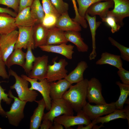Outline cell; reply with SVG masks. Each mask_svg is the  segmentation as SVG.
Returning <instances> with one entry per match:
<instances>
[{
  "instance_id": "d6a6232c",
  "label": "cell",
  "mask_w": 129,
  "mask_h": 129,
  "mask_svg": "<svg viewBox=\"0 0 129 129\" xmlns=\"http://www.w3.org/2000/svg\"><path fill=\"white\" fill-rule=\"evenodd\" d=\"M108 39L112 45L116 47L119 50L121 58L126 61L129 62V48L120 44L111 37H109Z\"/></svg>"
},
{
  "instance_id": "e575fe53",
  "label": "cell",
  "mask_w": 129,
  "mask_h": 129,
  "mask_svg": "<svg viewBox=\"0 0 129 129\" xmlns=\"http://www.w3.org/2000/svg\"><path fill=\"white\" fill-rule=\"evenodd\" d=\"M51 0L56 10L60 15L68 12L69 5L67 3L63 0Z\"/></svg>"
},
{
  "instance_id": "8d00e7d4",
  "label": "cell",
  "mask_w": 129,
  "mask_h": 129,
  "mask_svg": "<svg viewBox=\"0 0 129 129\" xmlns=\"http://www.w3.org/2000/svg\"><path fill=\"white\" fill-rule=\"evenodd\" d=\"M1 82L0 81V83ZM5 90L1 87L0 85V115L6 117V112L3 109L1 105L2 100L5 102L7 104H10L11 103L12 99L8 97V94L5 93Z\"/></svg>"
},
{
  "instance_id": "2e32d148",
  "label": "cell",
  "mask_w": 129,
  "mask_h": 129,
  "mask_svg": "<svg viewBox=\"0 0 129 129\" xmlns=\"http://www.w3.org/2000/svg\"><path fill=\"white\" fill-rule=\"evenodd\" d=\"M55 27L64 31L80 32L81 30L80 25L71 18L68 12L61 15L57 19Z\"/></svg>"
},
{
  "instance_id": "5bb4252c",
  "label": "cell",
  "mask_w": 129,
  "mask_h": 129,
  "mask_svg": "<svg viewBox=\"0 0 129 129\" xmlns=\"http://www.w3.org/2000/svg\"><path fill=\"white\" fill-rule=\"evenodd\" d=\"M114 5L113 0L97 2L91 5L87 9L86 13L91 16L98 15L102 19L107 16L109 9L113 8Z\"/></svg>"
},
{
  "instance_id": "ba28073f",
  "label": "cell",
  "mask_w": 129,
  "mask_h": 129,
  "mask_svg": "<svg viewBox=\"0 0 129 129\" xmlns=\"http://www.w3.org/2000/svg\"><path fill=\"white\" fill-rule=\"evenodd\" d=\"M56 59H53L52 65H48L46 79L49 83L64 78L67 75L65 67L68 64L67 62L62 58L56 62Z\"/></svg>"
},
{
  "instance_id": "60d3db41",
  "label": "cell",
  "mask_w": 129,
  "mask_h": 129,
  "mask_svg": "<svg viewBox=\"0 0 129 129\" xmlns=\"http://www.w3.org/2000/svg\"><path fill=\"white\" fill-rule=\"evenodd\" d=\"M6 65L5 62L2 60H0V76L4 79H8L10 76L6 71Z\"/></svg>"
},
{
  "instance_id": "4dcf8cb0",
  "label": "cell",
  "mask_w": 129,
  "mask_h": 129,
  "mask_svg": "<svg viewBox=\"0 0 129 129\" xmlns=\"http://www.w3.org/2000/svg\"><path fill=\"white\" fill-rule=\"evenodd\" d=\"M27 49V51L25 53L26 60L22 67L25 72L28 74L32 68L33 63L34 62L36 57L32 52V49L31 46H28Z\"/></svg>"
},
{
  "instance_id": "4fadbf2b",
  "label": "cell",
  "mask_w": 129,
  "mask_h": 129,
  "mask_svg": "<svg viewBox=\"0 0 129 129\" xmlns=\"http://www.w3.org/2000/svg\"><path fill=\"white\" fill-rule=\"evenodd\" d=\"M17 27L18 29V35L14 49L18 48L26 49L30 45L32 46V49H34L33 27L18 26Z\"/></svg>"
},
{
  "instance_id": "d6986e66",
  "label": "cell",
  "mask_w": 129,
  "mask_h": 129,
  "mask_svg": "<svg viewBox=\"0 0 129 129\" xmlns=\"http://www.w3.org/2000/svg\"><path fill=\"white\" fill-rule=\"evenodd\" d=\"M15 18V23L17 27H33L37 23V21L32 15L30 7H26L18 12Z\"/></svg>"
},
{
  "instance_id": "484cf974",
  "label": "cell",
  "mask_w": 129,
  "mask_h": 129,
  "mask_svg": "<svg viewBox=\"0 0 129 129\" xmlns=\"http://www.w3.org/2000/svg\"><path fill=\"white\" fill-rule=\"evenodd\" d=\"M88 67L87 64L85 61H81L78 63L75 68L67 75L64 78L72 84L78 83L84 79L83 74Z\"/></svg>"
},
{
  "instance_id": "ab89813d",
  "label": "cell",
  "mask_w": 129,
  "mask_h": 129,
  "mask_svg": "<svg viewBox=\"0 0 129 129\" xmlns=\"http://www.w3.org/2000/svg\"><path fill=\"white\" fill-rule=\"evenodd\" d=\"M117 74L122 83L129 84V71L122 67L118 69Z\"/></svg>"
},
{
  "instance_id": "b9f144b4",
  "label": "cell",
  "mask_w": 129,
  "mask_h": 129,
  "mask_svg": "<svg viewBox=\"0 0 129 129\" xmlns=\"http://www.w3.org/2000/svg\"><path fill=\"white\" fill-rule=\"evenodd\" d=\"M33 0H20L18 12L26 7H30Z\"/></svg>"
},
{
  "instance_id": "bcb514c9",
  "label": "cell",
  "mask_w": 129,
  "mask_h": 129,
  "mask_svg": "<svg viewBox=\"0 0 129 129\" xmlns=\"http://www.w3.org/2000/svg\"><path fill=\"white\" fill-rule=\"evenodd\" d=\"M94 125L91 122L89 124L86 125V126L84 127L83 124L78 125L77 129H91L92 127Z\"/></svg>"
},
{
  "instance_id": "30bf717a",
  "label": "cell",
  "mask_w": 129,
  "mask_h": 129,
  "mask_svg": "<svg viewBox=\"0 0 129 129\" xmlns=\"http://www.w3.org/2000/svg\"><path fill=\"white\" fill-rule=\"evenodd\" d=\"M102 85L99 80L92 78L88 81L87 98L89 103L102 104L107 103L102 93Z\"/></svg>"
},
{
  "instance_id": "5b68a950",
  "label": "cell",
  "mask_w": 129,
  "mask_h": 129,
  "mask_svg": "<svg viewBox=\"0 0 129 129\" xmlns=\"http://www.w3.org/2000/svg\"><path fill=\"white\" fill-rule=\"evenodd\" d=\"M21 76L30 83L31 86L29 88L30 90H36L41 93L45 102V108L49 111L51 108L52 99L50 96V83L47 79H45L38 81L36 79L31 78L23 74Z\"/></svg>"
},
{
  "instance_id": "e0dca14e",
  "label": "cell",
  "mask_w": 129,
  "mask_h": 129,
  "mask_svg": "<svg viewBox=\"0 0 129 129\" xmlns=\"http://www.w3.org/2000/svg\"><path fill=\"white\" fill-rule=\"evenodd\" d=\"M106 116L98 117L92 120L91 122L94 125L101 123L103 124L108 123L110 121L120 118L127 119L128 125L129 124V105L125 107L124 108L121 109H116L113 112Z\"/></svg>"
},
{
  "instance_id": "f546056e",
  "label": "cell",
  "mask_w": 129,
  "mask_h": 129,
  "mask_svg": "<svg viewBox=\"0 0 129 129\" xmlns=\"http://www.w3.org/2000/svg\"><path fill=\"white\" fill-rule=\"evenodd\" d=\"M32 15L37 21V23H42L45 13L40 0H34L30 7Z\"/></svg>"
},
{
  "instance_id": "8992f818",
  "label": "cell",
  "mask_w": 129,
  "mask_h": 129,
  "mask_svg": "<svg viewBox=\"0 0 129 129\" xmlns=\"http://www.w3.org/2000/svg\"><path fill=\"white\" fill-rule=\"evenodd\" d=\"M18 35L16 30L7 34H0V51L2 60L5 62L14 49Z\"/></svg>"
},
{
  "instance_id": "9a60e30c",
  "label": "cell",
  "mask_w": 129,
  "mask_h": 129,
  "mask_svg": "<svg viewBox=\"0 0 129 129\" xmlns=\"http://www.w3.org/2000/svg\"><path fill=\"white\" fill-rule=\"evenodd\" d=\"M39 47L43 51L59 54L69 59H72L74 52V46L65 43L57 45H45Z\"/></svg>"
},
{
  "instance_id": "52a82bcc",
  "label": "cell",
  "mask_w": 129,
  "mask_h": 129,
  "mask_svg": "<svg viewBox=\"0 0 129 129\" xmlns=\"http://www.w3.org/2000/svg\"><path fill=\"white\" fill-rule=\"evenodd\" d=\"M77 113L75 116L63 114L55 118L54 121L60 123L65 129H69L72 126L76 125H87L91 123L90 118L82 109Z\"/></svg>"
},
{
  "instance_id": "ac0fdd59",
  "label": "cell",
  "mask_w": 129,
  "mask_h": 129,
  "mask_svg": "<svg viewBox=\"0 0 129 129\" xmlns=\"http://www.w3.org/2000/svg\"><path fill=\"white\" fill-rule=\"evenodd\" d=\"M50 96L52 99L62 98L63 95L72 85L65 78L56 82H50Z\"/></svg>"
},
{
  "instance_id": "ee69618b",
  "label": "cell",
  "mask_w": 129,
  "mask_h": 129,
  "mask_svg": "<svg viewBox=\"0 0 129 129\" xmlns=\"http://www.w3.org/2000/svg\"><path fill=\"white\" fill-rule=\"evenodd\" d=\"M4 13L8 14L14 17H15L17 13L7 8H3L0 7V13Z\"/></svg>"
},
{
  "instance_id": "1f68e13d",
  "label": "cell",
  "mask_w": 129,
  "mask_h": 129,
  "mask_svg": "<svg viewBox=\"0 0 129 129\" xmlns=\"http://www.w3.org/2000/svg\"><path fill=\"white\" fill-rule=\"evenodd\" d=\"M78 5V10L79 15L85 18L86 11L92 4L96 2L108 0H76Z\"/></svg>"
},
{
  "instance_id": "cb8c5ba5",
  "label": "cell",
  "mask_w": 129,
  "mask_h": 129,
  "mask_svg": "<svg viewBox=\"0 0 129 129\" xmlns=\"http://www.w3.org/2000/svg\"><path fill=\"white\" fill-rule=\"evenodd\" d=\"M17 28L14 17L6 13H0V34H8Z\"/></svg>"
},
{
  "instance_id": "277c9868",
  "label": "cell",
  "mask_w": 129,
  "mask_h": 129,
  "mask_svg": "<svg viewBox=\"0 0 129 129\" xmlns=\"http://www.w3.org/2000/svg\"><path fill=\"white\" fill-rule=\"evenodd\" d=\"M8 94L9 97L14 99V101L10 110L6 112V117L11 124L17 127L24 117V110L27 102L14 96L10 90Z\"/></svg>"
},
{
  "instance_id": "8fae6325",
  "label": "cell",
  "mask_w": 129,
  "mask_h": 129,
  "mask_svg": "<svg viewBox=\"0 0 129 129\" xmlns=\"http://www.w3.org/2000/svg\"><path fill=\"white\" fill-rule=\"evenodd\" d=\"M113 9L108 12L107 16H112L115 18L117 23L121 27L124 25L123 20L129 16V0H113Z\"/></svg>"
},
{
  "instance_id": "f6af8a7d",
  "label": "cell",
  "mask_w": 129,
  "mask_h": 129,
  "mask_svg": "<svg viewBox=\"0 0 129 129\" xmlns=\"http://www.w3.org/2000/svg\"><path fill=\"white\" fill-rule=\"evenodd\" d=\"M53 125L51 127L50 129H63L64 127L63 125L60 123L54 121Z\"/></svg>"
},
{
  "instance_id": "c3c4849f",
  "label": "cell",
  "mask_w": 129,
  "mask_h": 129,
  "mask_svg": "<svg viewBox=\"0 0 129 129\" xmlns=\"http://www.w3.org/2000/svg\"><path fill=\"white\" fill-rule=\"evenodd\" d=\"M104 127L103 124H102L100 126H97L96 125V124H95L93 126L92 129H99L101 128Z\"/></svg>"
},
{
  "instance_id": "7dc6e473",
  "label": "cell",
  "mask_w": 129,
  "mask_h": 129,
  "mask_svg": "<svg viewBox=\"0 0 129 129\" xmlns=\"http://www.w3.org/2000/svg\"><path fill=\"white\" fill-rule=\"evenodd\" d=\"M73 4V7L75 13H77L78 12V8L76 5V3L75 0H71Z\"/></svg>"
},
{
  "instance_id": "74e56055",
  "label": "cell",
  "mask_w": 129,
  "mask_h": 129,
  "mask_svg": "<svg viewBox=\"0 0 129 129\" xmlns=\"http://www.w3.org/2000/svg\"><path fill=\"white\" fill-rule=\"evenodd\" d=\"M57 18L51 14H45L42 24L48 29L55 27Z\"/></svg>"
},
{
  "instance_id": "d4e9b609",
  "label": "cell",
  "mask_w": 129,
  "mask_h": 129,
  "mask_svg": "<svg viewBox=\"0 0 129 129\" xmlns=\"http://www.w3.org/2000/svg\"><path fill=\"white\" fill-rule=\"evenodd\" d=\"M64 34L68 42L72 43L76 46L78 51L82 52L88 51L89 47L84 41L79 32L65 31Z\"/></svg>"
},
{
  "instance_id": "7c38bea8",
  "label": "cell",
  "mask_w": 129,
  "mask_h": 129,
  "mask_svg": "<svg viewBox=\"0 0 129 129\" xmlns=\"http://www.w3.org/2000/svg\"><path fill=\"white\" fill-rule=\"evenodd\" d=\"M48 63V57L46 55L36 57L32 68L28 77L39 81L46 79Z\"/></svg>"
},
{
  "instance_id": "9c48e42d",
  "label": "cell",
  "mask_w": 129,
  "mask_h": 129,
  "mask_svg": "<svg viewBox=\"0 0 129 129\" xmlns=\"http://www.w3.org/2000/svg\"><path fill=\"white\" fill-rule=\"evenodd\" d=\"M116 109L115 102L93 105L87 102L82 110L91 120L102 115L109 114Z\"/></svg>"
},
{
  "instance_id": "7a4b0ae2",
  "label": "cell",
  "mask_w": 129,
  "mask_h": 129,
  "mask_svg": "<svg viewBox=\"0 0 129 129\" xmlns=\"http://www.w3.org/2000/svg\"><path fill=\"white\" fill-rule=\"evenodd\" d=\"M9 75L10 76L14 77L15 79V83L10 88L16 90L19 99L27 102H32L36 100L38 93L34 90L29 89L28 81L18 75L15 71L11 69L9 70Z\"/></svg>"
},
{
  "instance_id": "603a6c76",
  "label": "cell",
  "mask_w": 129,
  "mask_h": 129,
  "mask_svg": "<svg viewBox=\"0 0 129 129\" xmlns=\"http://www.w3.org/2000/svg\"><path fill=\"white\" fill-rule=\"evenodd\" d=\"M35 101L38 104V107L34 111L31 117L30 124V129H38L40 127L44 114L45 105L43 98L38 101Z\"/></svg>"
},
{
  "instance_id": "44dd1931",
  "label": "cell",
  "mask_w": 129,
  "mask_h": 129,
  "mask_svg": "<svg viewBox=\"0 0 129 129\" xmlns=\"http://www.w3.org/2000/svg\"><path fill=\"white\" fill-rule=\"evenodd\" d=\"M68 42L64 31L55 27L48 29L46 45H59Z\"/></svg>"
},
{
  "instance_id": "681fc988",
  "label": "cell",
  "mask_w": 129,
  "mask_h": 129,
  "mask_svg": "<svg viewBox=\"0 0 129 129\" xmlns=\"http://www.w3.org/2000/svg\"><path fill=\"white\" fill-rule=\"evenodd\" d=\"M2 60L1 52L0 51V60Z\"/></svg>"
},
{
  "instance_id": "f1b7e54d",
  "label": "cell",
  "mask_w": 129,
  "mask_h": 129,
  "mask_svg": "<svg viewBox=\"0 0 129 129\" xmlns=\"http://www.w3.org/2000/svg\"><path fill=\"white\" fill-rule=\"evenodd\" d=\"M116 84L119 87L120 91L119 97L115 102L116 109H123L124 105L129 95V84L121 83L119 81H116Z\"/></svg>"
},
{
  "instance_id": "836d02e7",
  "label": "cell",
  "mask_w": 129,
  "mask_h": 129,
  "mask_svg": "<svg viewBox=\"0 0 129 129\" xmlns=\"http://www.w3.org/2000/svg\"><path fill=\"white\" fill-rule=\"evenodd\" d=\"M42 6L45 14H51L57 18L60 16L53 4L51 0H41Z\"/></svg>"
},
{
  "instance_id": "7bdbcfd3",
  "label": "cell",
  "mask_w": 129,
  "mask_h": 129,
  "mask_svg": "<svg viewBox=\"0 0 129 129\" xmlns=\"http://www.w3.org/2000/svg\"><path fill=\"white\" fill-rule=\"evenodd\" d=\"M54 122L49 120H43L42 123L41 124L40 126L41 129H50L53 125Z\"/></svg>"
},
{
  "instance_id": "d590c367",
  "label": "cell",
  "mask_w": 129,
  "mask_h": 129,
  "mask_svg": "<svg viewBox=\"0 0 129 129\" xmlns=\"http://www.w3.org/2000/svg\"><path fill=\"white\" fill-rule=\"evenodd\" d=\"M102 21L105 22L111 28V31L112 33L118 31L121 27L116 22L115 18L112 16H107L102 19Z\"/></svg>"
},
{
  "instance_id": "7402d4cb",
  "label": "cell",
  "mask_w": 129,
  "mask_h": 129,
  "mask_svg": "<svg viewBox=\"0 0 129 129\" xmlns=\"http://www.w3.org/2000/svg\"><path fill=\"white\" fill-rule=\"evenodd\" d=\"M48 29L41 23L33 26V38L35 48L46 44Z\"/></svg>"
},
{
  "instance_id": "83f0119b",
  "label": "cell",
  "mask_w": 129,
  "mask_h": 129,
  "mask_svg": "<svg viewBox=\"0 0 129 129\" xmlns=\"http://www.w3.org/2000/svg\"><path fill=\"white\" fill-rule=\"evenodd\" d=\"M25 53L22 48L15 49L7 59L5 62L6 65L8 68L15 64L22 67L25 62Z\"/></svg>"
},
{
  "instance_id": "3957f363",
  "label": "cell",
  "mask_w": 129,
  "mask_h": 129,
  "mask_svg": "<svg viewBox=\"0 0 129 129\" xmlns=\"http://www.w3.org/2000/svg\"><path fill=\"white\" fill-rule=\"evenodd\" d=\"M73 110L70 103L63 98L52 99L51 108L48 112L44 114L43 120L54 122L55 118L62 114L73 115Z\"/></svg>"
},
{
  "instance_id": "6da1fadb",
  "label": "cell",
  "mask_w": 129,
  "mask_h": 129,
  "mask_svg": "<svg viewBox=\"0 0 129 129\" xmlns=\"http://www.w3.org/2000/svg\"><path fill=\"white\" fill-rule=\"evenodd\" d=\"M88 81L87 79H84L75 85H71L62 97L77 113L82 110L87 102Z\"/></svg>"
},
{
  "instance_id": "4316f807",
  "label": "cell",
  "mask_w": 129,
  "mask_h": 129,
  "mask_svg": "<svg viewBox=\"0 0 129 129\" xmlns=\"http://www.w3.org/2000/svg\"><path fill=\"white\" fill-rule=\"evenodd\" d=\"M120 55L112 54L107 52L102 53L100 58L96 62L97 65L108 64L118 69L123 67V63Z\"/></svg>"
},
{
  "instance_id": "f35d334b",
  "label": "cell",
  "mask_w": 129,
  "mask_h": 129,
  "mask_svg": "<svg viewBox=\"0 0 129 129\" xmlns=\"http://www.w3.org/2000/svg\"><path fill=\"white\" fill-rule=\"evenodd\" d=\"M20 0H0V4L12 9L17 13L19 11Z\"/></svg>"
},
{
  "instance_id": "ffe728a7",
  "label": "cell",
  "mask_w": 129,
  "mask_h": 129,
  "mask_svg": "<svg viewBox=\"0 0 129 129\" xmlns=\"http://www.w3.org/2000/svg\"><path fill=\"white\" fill-rule=\"evenodd\" d=\"M85 19L87 21L88 23L92 37V50L89 57V60H92L95 59L97 56L96 31L102 23V22L100 21H97L96 16H91L86 13L85 14Z\"/></svg>"
}]
</instances>
